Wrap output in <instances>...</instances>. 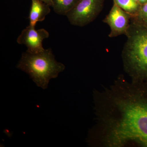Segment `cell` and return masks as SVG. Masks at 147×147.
<instances>
[{
  "mask_svg": "<svg viewBox=\"0 0 147 147\" xmlns=\"http://www.w3.org/2000/svg\"><path fill=\"white\" fill-rule=\"evenodd\" d=\"M97 123L88 137L90 145L147 147V81L120 77L94 93Z\"/></svg>",
  "mask_w": 147,
  "mask_h": 147,
  "instance_id": "6da1fadb",
  "label": "cell"
},
{
  "mask_svg": "<svg viewBox=\"0 0 147 147\" xmlns=\"http://www.w3.org/2000/svg\"><path fill=\"white\" fill-rule=\"evenodd\" d=\"M131 19L147 28V2L141 5L137 13L131 16Z\"/></svg>",
  "mask_w": 147,
  "mask_h": 147,
  "instance_id": "30bf717a",
  "label": "cell"
},
{
  "mask_svg": "<svg viewBox=\"0 0 147 147\" xmlns=\"http://www.w3.org/2000/svg\"><path fill=\"white\" fill-rule=\"evenodd\" d=\"M147 2V0H139V3L140 5H142L146 3Z\"/></svg>",
  "mask_w": 147,
  "mask_h": 147,
  "instance_id": "7c38bea8",
  "label": "cell"
},
{
  "mask_svg": "<svg viewBox=\"0 0 147 147\" xmlns=\"http://www.w3.org/2000/svg\"><path fill=\"white\" fill-rule=\"evenodd\" d=\"M105 0H80L67 13L69 21L73 26L83 27L96 18L103 8Z\"/></svg>",
  "mask_w": 147,
  "mask_h": 147,
  "instance_id": "277c9868",
  "label": "cell"
},
{
  "mask_svg": "<svg viewBox=\"0 0 147 147\" xmlns=\"http://www.w3.org/2000/svg\"><path fill=\"white\" fill-rule=\"evenodd\" d=\"M130 14L113 2V5L110 12L103 20V22L110 27L109 37H115L126 34L130 25Z\"/></svg>",
  "mask_w": 147,
  "mask_h": 147,
  "instance_id": "5b68a950",
  "label": "cell"
},
{
  "mask_svg": "<svg viewBox=\"0 0 147 147\" xmlns=\"http://www.w3.org/2000/svg\"><path fill=\"white\" fill-rule=\"evenodd\" d=\"M137 2L139 3V0H135Z\"/></svg>",
  "mask_w": 147,
  "mask_h": 147,
  "instance_id": "4fadbf2b",
  "label": "cell"
},
{
  "mask_svg": "<svg viewBox=\"0 0 147 147\" xmlns=\"http://www.w3.org/2000/svg\"><path fill=\"white\" fill-rule=\"evenodd\" d=\"M32 5L29 14L30 25L35 27L36 23L45 20L50 12V6L40 0H31Z\"/></svg>",
  "mask_w": 147,
  "mask_h": 147,
  "instance_id": "52a82bcc",
  "label": "cell"
},
{
  "mask_svg": "<svg viewBox=\"0 0 147 147\" xmlns=\"http://www.w3.org/2000/svg\"><path fill=\"white\" fill-rule=\"evenodd\" d=\"M123 10L130 14L131 16L135 15L140 7V4L135 0H113Z\"/></svg>",
  "mask_w": 147,
  "mask_h": 147,
  "instance_id": "9c48e42d",
  "label": "cell"
},
{
  "mask_svg": "<svg viewBox=\"0 0 147 147\" xmlns=\"http://www.w3.org/2000/svg\"><path fill=\"white\" fill-rule=\"evenodd\" d=\"M40 1L46 3L50 5V6L52 7V5H53L52 0H40Z\"/></svg>",
  "mask_w": 147,
  "mask_h": 147,
  "instance_id": "8fae6325",
  "label": "cell"
},
{
  "mask_svg": "<svg viewBox=\"0 0 147 147\" xmlns=\"http://www.w3.org/2000/svg\"><path fill=\"white\" fill-rule=\"evenodd\" d=\"M49 36V32L45 29L36 30L35 27L29 25L22 31L16 41L19 44L26 45L28 52L38 53L45 50L42 42Z\"/></svg>",
  "mask_w": 147,
  "mask_h": 147,
  "instance_id": "8992f818",
  "label": "cell"
},
{
  "mask_svg": "<svg viewBox=\"0 0 147 147\" xmlns=\"http://www.w3.org/2000/svg\"><path fill=\"white\" fill-rule=\"evenodd\" d=\"M130 20L122 54L124 68L132 81H147V28Z\"/></svg>",
  "mask_w": 147,
  "mask_h": 147,
  "instance_id": "7a4b0ae2",
  "label": "cell"
},
{
  "mask_svg": "<svg viewBox=\"0 0 147 147\" xmlns=\"http://www.w3.org/2000/svg\"><path fill=\"white\" fill-rule=\"evenodd\" d=\"M80 0H52L53 9L55 13L65 15L79 2Z\"/></svg>",
  "mask_w": 147,
  "mask_h": 147,
  "instance_id": "ba28073f",
  "label": "cell"
},
{
  "mask_svg": "<svg viewBox=\"0 0 147 147\" xmlns=\"http://www.w3.org/2000/svg\"><path fill=\"white\" fill-rule=\"evenodd\" d=\"M17 67L28 74L38 87L45 90L50 79L57 77L65 66L57 61L52 49L49 48L38 53L24 52Z\"/></svg>",
  "mask_w": 147,
  "mask_h": 147,
  "instance_id": "3957f363",
  "label": "cell"
}]
</instances>
